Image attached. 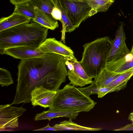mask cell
<instances>
[{"instance_id":"11","label":"cell","mask_w":133,"mask_h":133,"mask_svg":"<svg viewBox=\"0 0 133 133\" xmlns=\"http://www.w3.org/2000/svg\"><path fill=\"white\" fill-rule=\"evenodd\" d=\"M44 53L38 51L36 49L25 46H18L9 48L5 50L4 52V54L21 60L40 56Z\"/></svg>"},{"instance_id":"30","label":"cell","mask_w":133,"mask_h":133,"mask_svg":"<svg viewBox=\"0 0 133 133\" xmlns=\"http://www.w3.org/2000/svg\"><path fill=\"white\" fill-rule=\"evenodd\" d=\"M130 53L133 56V45L132 46Z\"/></svg>"},{"instance_id":"1","label":"cell","mask_w":133,"mask_h":133,"mask_svg":"<svg viewBox=\"0 0 133 133\" xmlns=\"http://www.w3.org/2000/svg\"><path fill=\"white\" fill-rule=\"evenodd\" d=\"M66 61L63 56L51 53L21 60L18 66L16 94L11 105L31 102V93L36 87L58 90L68 76Z\"/></svg>"},{"instance_id":"16","label":"cell","mask_w":133,"mask_h":133,"mask_svg":"<svg viewBox=\"0 0 133 133\" xmlns=\"http://www.w3.org/2000/svg\"><path fill=\"white\" fill-rule=\"evenodd\" d=\"M122 73H116L105 68L102 69L93 81L98 88H104Z\"/></svg>"},{"instance_id":"19","label":"cell","mask_w":133,"mask_h":133,"mask_svg":"<svg viewBox=\"0 0 133 133\" xmlns=\"http://www.w3.org/2000/svg\"><path fill=\"white\" fill-rule=\"evenodd\" d=\"M28 3L33 7L36 6L50 15L56 6L54 0H32Z\"/></svg>"},{"instance_id":"25","label":"cell","mask_w":133,"mask_h":133,"mask_svg":"<svg viewBox=\"0 0 133 133\" xmlns=\"http://www.w3.org/2000/svg\"><path fill=\"white\" fill-rule=\"evenodd\" d=\"M51 14L52 17L57 20L62 22V13L60 10L56 5L53 8Z\"/></svg>"},{"instance_id":"24","label":"cell","mask_w":133,"mask_h":133,"mask_svg":"<svg viewBox=\"0 0 133 133\" xmlns=\"http://www.w3.org/2000/svg\"><path fill=\"white\" fill-rule=\"evenodd\" d=\"M82 92L88 96L91 95L97 94L100 88H98L95 82L93 81L91 85L85 88H77Z\"/></svg>"},{"instance_id":"15","label":"cell","mask_w":133,"mask_h":133,"mask_svg":"<svg viewBox=\"0 0 133 133\" xmlns=\"http://www.w3.org/2000/svg\"><path fill=\"white\" fill-rule=\"evenodd\" d=\"M79 112L71 111H53L49 110L44 111L37 114L35 119L36 121L47 119L50 121L51 119L57 117H64L69 119H74L76 118Z\"/></svg>"},{"instance_id":"3","label":"cell","mask_w":133,"mask_h":133,"mask_svg":"<svg viewBox=\"0 0 133 133\" xmlns=\"http://www.w3.org/2000/svg\"><path fill=\"white\" fill-rule=\"evenodd\" d=\"M112 41L106 36L83 45L82 58L79 62L87 74L92 78H96L105 68Z\"/></svg>"},{"instance_id":"32","label":"cell","mask_w":133,"mask_h":133,"mask_svg":"<svg viewBox=\"0 0 133 133\" xmlns=\"http://www.w3.org/2000/svg\"><path fill=\"white\" fill-rule=\"evenodd\" d=\"M132 112L133 113V111Z\"/></svg>"},{"instance_id":"26","label":"cell","mask_w":133,"mask_h":133,"mask_svg":"<svg viewBox=\"0 0 133 133\" xmlns=\"http://www.w3.org/2000/svg\"><path fill=\"white\" fill-rule=\"evenodd\" d=\"M115 131H133V124H127L125 126L114 130Z\"/></svg>"},{"instance_id":"5","label":"cell","mask_w":133,"mask_h":133,"mask_svg":"<svg viewBox=\"0 0 133 133\" xmlns=\"http://www.w3.org/2000/svg\"><path fill=\"white\" fill-rule=\"evenodd\" d=\"M63 9L72 24L78 28L90 17L91 8L85 0H54Z\"/></svg>"},{"instance_id":"20","label":"cell","mask_w":133,"mask_h":133,"mask_svg":"<svg viewBox=\"0 0 133 133\" xmlns=\"http://www.w3.org/2000/svg\"><path fill=\"white\" fill-rule=\"evenodd\" d=\"M14 12L21 14L32 20L35 17L34 7L28 3L15 5Z\"/></svg>"},{"instance_id":"14","label":"cell","mask_w":133,"mask_h":133,"mask_svg":"<svg viewBox=\"0 0 133 133\" xmlns=\"http://www.w3.org/2000/svg\"><path fill=\"white\" fill-rule=\"evenodd\" d=\"M35 13V18L32 20L48 29L54 30L58 27L57 20L53 18L51 15L45 12L36 6H34Z\"/></svg>"},{"instance_id":"2","label":"cell","mask_w":133,"mask_h":133,"mask_svg":"<svg viewBox=\"0 0 133 133\" xmlns=\"http://www.w3.org/2000/svg\"><path fill=\"white\" fill-rule=\"evenodd\" d=\"M48 29L34 22L0 31V53L4 54L5 50L18 46L36 49L46 39Z\"/></svg>"},{"instance_id":"6","label":"cell","mask_w":133,"mask_h":133,"mask_svg":"<svg viewBox=\"0 0 133 133\" xmlns=\"http://www.w3.org/2000/svg\"><path fill=\"white\" fill-rule=\"evenodd\" d=\"M22 106L17 107L11 104L1 105L0 106V131L6 128L14 129L18 127V117L26 111Z\"/></svg>"},{"instance_id":"18","label":"cell","mask_w":133,"mask_h":133,"mask_svg":"<svg viewBox=\"0 0 133 133\" xmlns=\"http://www.w3.org/2000/svg\"><path fill=\"white\" fill-rule=\"evenodd\" d=\"M91 8L90 17L97 12L107 11L112 2L110 0H85Z\"/></svg>"},{"instance_id":"22","label":"cell","mask_w":133,"mask_h":133,"mask_svg":"<svg viewBox=\"0 0 133 133\" xmlns=\"http://www.w3.org/2000/svg\"><path fill=\"white\" fill-rule=\"evenodd\" d=\"M14 83L10 72L2 68H0V84L2 87L7 86Z\"/></svg>"},{"instance_id":"27","label":"cell","mask_w":133,"mask_h":133,"mask_svg":"<svg viewBox=\"0 0 133 133\" xmlns=\"http://www.w3.org/2000/svg\"><path fill=\"white\" fill-rule=\"evenodd\" d=\"M32 0H10L12 4L16 5L23 3H28Z\"/></svg>"},{"instance_id":"28","label":"cell","mask_w":133,"mask_h":133,"mask_svg":"<svg viewBox=\"0 0 133 133\" xmlns=\"http://www.w3.org/2000/svg\"><path fill=\"white\" fill-rule=\"evenodd\" d=\"M50 130L57 131L55 128L53 127H51L48 124L46 126L38 129L33 130V131H44Z\"/></svg>"},{"instance_id":"4","label":"cell","mask_w":133,"mask_h":133,"mask_svg":"<svg viewBox=\"0 0 133 133\" xmlns=\"http://www.w3.org/2000/svg\"><path fill=\"white\" fill-rule=\"evenodd\" d=\"M96 104L77 88L69 84L57 91L49 110L79 113L88 112L92 109Z\"/></svg>"},{"instance_id":"12","label":"cell","mask_w":133,"mask_h":133,"mask_svg":"<svg viewBox=\"0 0 133 133\" xmlns=\"http://www.w3.org/2000/svg\"><path fill=\"white\" fill-rule=\"evenodd\" d=\"M105 68L118 73L125 72L133 68V56L130 53L117 60L108 61Z\"/></svg>"},{"instance_id":"23","label":"cell","mask_w":133,"mask_h":133,"mask_svg":"<svg viewBox=\"0 0 133 133\" xmlns=\"http://www.w3.org/2000/svg\"><path fill=\"white\" fill-rule=\"evenodd\" d=\"M127 84H124L113 88L104 87L100 88L97 94L98 97L102 98L107 94L114 91H118L125 88Z\"/></svg>"},{"instance_id":"31","label":"cell","mask_w":133,"mask_h":133,"mask_svg":"<svg viewBox=\"0 0 133 133\" xmlns=\"http://www.w3.org/2000/svg\"><path fill=\"white\" fill-rule=\"evenodd\" d=\"M113 3L114 2V0H110Z\"/></svg>"},{"instance_id":"13","label":"cell","mask_w":133,"mask_h":133,"mask_svg":"<svg viewBox=\"0 0 133 133\" xmlns=\"http://www.w3.org/2000/svg\"><path fill=\"white\" fill-rule=\"evenodd\" d=\"M31 19L19 13L14 12L10 16L0 19V31L25 23H29Z\"/></svg>"},{"instance_id":"7","label":"cell","mask_w":133,"mask_h":133,"mask_svg":"<svg viewBox=\"0 0 133 133\" xmlns=\"http://www.w3.org/2000/svg\"><path fill=\"white\" fill-rule=\"evenodd\" d=\"M36 50L43 53L59 54L63 56L66 61L72 62L77 61L70 47L54 38L46 39Z\"/></svg>"},{"instance_id":"10","label":"cell","mask_w":133,"mask_h":133,"mask_svg":"<svg viewBox=\"0 0 133 133\" xmlns=\"http://www.w3.org/2000/svg\"><path fill=\"white\" fill-rule=\"evenodd\" d=\"M57 92L44 87H35L31 93V102L34 106L39 105L44 108H49Z\"/></svg>"},{"instance_id":"17","label":"cell","mask_w":133,"mask_h":133,"mask_svg":"<svg viewBox=\"0 0 133 133\" xmlns=\"http://www.w3.org/2000/svg\"><path fill=\"white\" fill-rule=\"evenodd\" d=\"M72 119H69L68 121H62L59 124H56L53 126L57 131L63 130L90 131L100 130L102 128H92L84 127L78 124L73 122Z\"/></svg>"},{"instance_id":"21","label":"cell","mask_w":133,"mask_h":133,"mask_svg":"<svg viewBox=\"0 0 133 133\" xmlns=\"http://www.w3.org/2000/svg\"><path fill=\"white\" fill-rule=\"evenodd\" d=\"M133 76V68L122 73L105 87L113 88L120 85L127 84Z\"/></svg>"},{"instance_id":"8","label":"cell","mask_w":133,"mask_h":133,"mask_svg":"<svg viewBox=\"0 0 133 133\" xmlns=\"http://www.w3.org/2000/svg\"><path fill=\"white\" fill-rule=\"evenodd\" d=\"M122 22L116 31L115 37L112 41L111 48L109 55L108 62L121 58L130 53L125 43L126 39Z\"/></svg>"},{"instance_id":"9","label":"cell","mask_w":133,"mask_h":133,"mask_svg":"<svg viewBox=\"0 0 133 133\" xmlns=\"http://www.w3.org/2000/svg\"><path fill=\"white\" fill-rule=\"evenodd\" d=\"M73 68L68 70L69 84L75 87H82L93 82L92 78L89 76L78 61L72 62Z\"/></svg>"},{"instance_id":"29","label":"cell","mask_w":133,"mask_h":133,"mask_svg":"<svg viewBox=\"0 0 133 133\" xmlns=\"http://www.w3.org/2000/svg\"><path fill=\"white\" fill-rule=\"evenodd\" d=\"M129 119L132 122V123L133 124V113L132 112L130 113L129 116Z\"/></svg>"}]
</instances>
